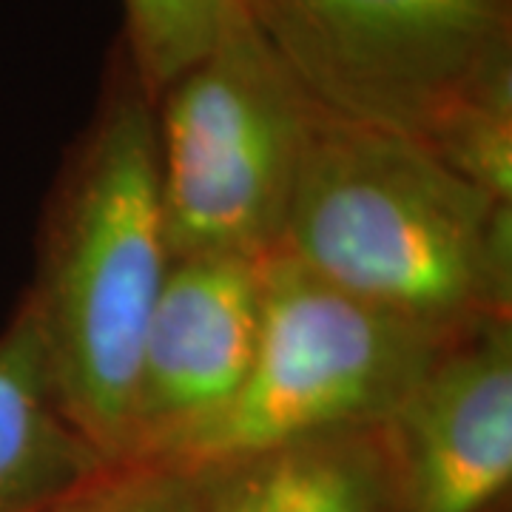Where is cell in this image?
Instances as JSON below:
<instances>
[{"label": "cell", "mask_w": 512, "mask_h": 512, "mask_svg": "<svg viewBox=\"0 0 512 512\" xmlns=\"http://www.w3.org/2000/svg\"><path fill=\"white\" fill-rule=\"evenodd\" d=\"M168 268L154 100L120 40L43 205L23 293L60 399L106 461L128 456L137 359Z\"/></svg>", "instance_id": "1"}, {"label": "cell", "mask_w": 512, "mask_h": 512, "mask_svg": "<svg viewBox=\"0 0 512 512\" xmlns=\"http://www.w3.org/2000/svg\"><path fill=\"white\" fill-rule=\"evenodd\" d=\"M279 254L421 328L512 319V202L419 140L319 103Z\"/></svg>", "instance_id": "2"}, {"label": "cell", "mask_w": 512, "mask_h": 512, "mask_svg": "<svg viewBox=\"0 0 512 512\" xmlns=\"http://www.w3.org/2000/svg\"><path fill=\"white\" fill-rule=\"evenodd\" d=\"M313 111L239 0L214 46L154 97L171 259L279 254Z\"/></svg>", "instance_id": "3"}, {"label": "cell", "mask_w": 512, "mask_h": 512, "mask_svg": "<svg viewBox=\"0 0 512 512\" xmlns=\"http://www.w3.org/2000/svg\"><path fill=\"white\" fill-rule=\"evenodd\" d=\"M322 109L436 151L512 89V0H242Z\"/></svg>", "instance_id": "4"}, {"label": "cell", "mask_w": 512, "mask_h": 512, "mask_svg": "<svg viewBox=\"0 0 512 512\" xmlns=\"http://www.w3.org/2000/svg\"><path fill=\"white\" fill-rule=\"evenodd\" d=\"M453 336L367 305L291 256H268L248 379L220 419L174 458L202 467L379 427Z\"/></svg>", "instance_id": "5"}, {"label": "cell", "mask_w": 512, "mask_h": 512, "mask_svg": "<svg viewBox=\"0 0 512 512\" xmlns=\"http://www.w3.org/2000/svg\"><path fill=\"white\" fill-rule=\"evenodd\" d=\"M393 512H498L512 487V319L447 339L376 427Z\"/></svg>", "instance_id": "6"}, {"label": "cell", "mask_w": 512, "mask_h": 512, "mask_svg": "<svg viewBox=\"0 0 512 512\" xmlns=\"http://www.w3.org/2000/svg\"><path fill=\"white\" fill-rule=\"evenodd\" d=\"M265 259H171L148 319L128 456H180L239 396L254 362Z\"/></svg>", "instance_id": "7"}, {"label": "cell", "mask_w": 512, "mask_h": 512, "mask_svg": "<svg viewBox=\"0 0 512 512\" xmlns=\"http://www.w3.org/2000/svg\"><path fill=\"white\" fill-rule=\"evenodd\" d=\"M106 464L60 399L35 313L20 296L0 330V512H60Z\"/></svg>", "instance_id": "8"}, {"label": "cell", "mask_w": 512, "mask_h": 512, "mask_svg": "<svg viewBox=\"0 0 512 512\" xmlns=\"http://www.w3.org/2000/svg\"><path fill=\"white\" fill-rule=\"evenodd\" d=\"M202 512H393L376 427L202 464Z\"/></svg>", "instance_id": "9"}, {"label": "cell", "mask_w": 512, "mask_h": 512, "mask_svg": "<svg viewBox=\"0 0 512 512\" xmlns=\"http://www.w3.org/2000/svg\"><path fill=\"white\" fill-rule=\"evenodd\" d=\"M239 0H123V46L151 100L205 55Z\"/></svg>", "instance_id": "10"}, {"label": "cell", "mask_w": 512, "mask_h": 512, "mask_svg": "<svg viewBox=\"0 0 512 512\" xmlns=\"http://www.w3.org/2000/svg\"><path fill=\"white\" fill-rule=\"evenodd\" d=\"M205 473L174 456L111 461L60 512H202Z\"/></svg>", "instance_id": "11"}]
</instances>
